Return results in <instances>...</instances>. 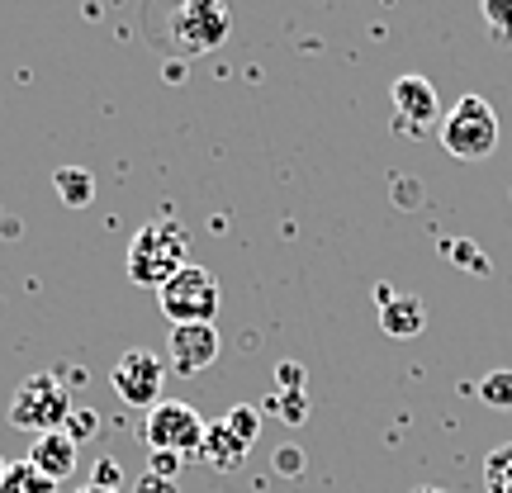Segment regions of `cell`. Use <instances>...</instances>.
Here are the masks:
<instances>
[{
  "instance_id": "8fae6325",
  "label": "cell",
  "mask_w": 512,
  "mask_h": 493,
  "mask_svg": "<svg viewBox=\"0 0 512 493\" xmlns=\"http://www.w3.org/2000/svg\"><path fill=\"white\" fill-rule=\"evenodd\" d=\"M380 328L389 332V337H399V342L418 337V332L427 328V304H422L418 294H389V290H380Z\"/></svg>"
},
{
  "instance_id": "7a4b0ae2",
  "label": "cell",
  "mask_w": 512,
  "mask_h": 493,
  "mask_svg": "<svg viewBox=\"0 0 512 493\" xmlns=\"http://www.w3.org/2000/svg\"><path fill=\"white\" fill-rule=\"evenodd\" d=\"M441 147L456 157V162H484L494 157L498 147V114L489 100L479 95H460L451 114L441 119Z\"/></svg>"
},
{
  "instance_id": "6da1fadb",
  "label": "cell",
  "mask_w": 512,
  "mask_h": 493,
  "mask_svg": "<svg viewBox=\"0 0 512 493\" xmlns=\"http://www.w3.org/2000/svg\"><path fill=\"white\" fill-rule=\"evenodd\" d=\"M185 266H190V238L181 223H147L128 242V280L143 290H162Z\"/></svg>"
},
{
  "instance_id": "d6986e66",
  "label": "cell",
  "mask_w": 512,
  "mask_h": 493,
  "mask_svg": "<svg viewBox=\"0 0 512 493\" xmlns=\"http://www.w3.org/2000/svg\"><path fill=\"white\" fill-rule=\"evenodd\" d=\"M67 432H72V441L81 446V437H95V432H100V413H91V408L72 413V427H67Z\"/></svg>"
},
{
  "instance_id": "277c9868",
  "label": "cell",
  "mask_w": 512,
  "mask_h": 493,
  "mask_svg": "<svg viewBox=\"0 0 512 493\" xmlns=\"http://www.w3.org/2000/svg\"><path fill=\"white\" fill-rule=\"evenodd\" d=\"M204 432L209 422L190 408V403H171L162 399L143 422V441L152 456H176V460H190L204 451Z\"/></svg>"
},
{
  "instance_id": "9c48e42d",
  "label": "cell",
  "mask_w": 512,
  "mask_h": 493,
  "mask_svg": "<svg viewBox=\"0 0 512 493\" xmlns=\"http://www.w3.org/2000/svg\"><path fill=\"white\" fill-rule=\"evenodd\" d=\"M219 328L214 323H190V328H171V366L181 375H200L219 361Z\"/></svg>"
},
{
  "instance_id": "e0dca14e",
  "label": "cell",
  "mask_w": 512,
  "mask_h": 493,
  "mask_svg": "<svg viewBox=\"0 0 512 493\" xmlns=\"http://www.w3.org/2000/svg\"><path fill=\"white\" fill-rule=\"evenodd\" d=\"M223 422H228V432H233L242 446H252L256 432H261V413H256L252 403H238V408H233V413H228Z\"/></svg>"
},
{
  "instance_id": "9a60e30c",
  "label": "cell",
  "mask_w": 512,
  "mask_h": 493,
  "mask_svg": "<svg viewBox=\"0 0 512 493\" xmlns=\"http://www.w3.org/2000/svg\"><path fill=\"white\" fill-rule=\"evenodd\" d=\"M484 489L489 493H512V441L494 446L484 460Z\"/></svg>"
},
{
  "instance_id": "ffe728a7",
  "label": "cell",
  "mask_w": 512,
  "mask_h": 493,
  "mask_svg": "<svg viewBox=\"0 0 512 493\" xmlns=\"http://www.w3.org/2000/svg\"><path fill=\"white\" fill-rule=\"evenodd\" d=\"M275 408L285 413V422H304V413H309L304 394H285V399H275Z\"/></svg>"
},
{
  "instance_id": "7402d4cb",
  "label": "cell",
  "mask_w": 512,
  "mask_h": 493,
  "mask_svg": "<svg viewBox=\"0 0 512 493\" xmlns=\"http://www.w3.org/2000/svg\"><path fill=\"white\" fill-rule=\"evenodd\" d=\"M133 493H181L176 489V479H162V475H143L138 479V489Z\"/></svg>"
},
{
  "instance_id": "30bf717a",
  "label": "cell",
  "mask_w": 512,
  "mask_h": 493,
  "mask_svg": "<svg viewBox=\"0 0 512 493\" xmlns=\"http://www.w3.org/2000/svg\"><path fill=\"white\" fill-rule=\"evenodd\" d=\"M24 460H29L43 479L62 484V479L76 475V465H81V446L72 441V432H43V437H34V446H29V456Z\"/></svg>"
},
{
  "instance_id": "ba28073f",
  "label": "cell",
  "mask_w": 512,
  "mask_h": 493,
  "mask_svg": "<svg viewBox=\"0 0 512 493\" xmlns=\"http://www.w3.org/2000/svg\"><path fill=\"white\" fill-rule=\"evenodd\" d=\"M389 100H394V114H399L403 133H427V128L437 124V114H441L437 86H432L427 76H418V72H403L399 81H394Z\"/></svg>"
},
{
  "instance_id": "ac0fdd59",
  "label": "cell",
  "mask_w": 512,
  "mask_h": 493,
  "mask_svg": "<svg viewBox=\"0 0 512 493\" xmlns=\"http://www.w3.org/2000/svg\"><path fill=\"white\" fill-rule=\"evenodd\" d=\"M484 19L498 43H512V0H484Z\"/></svg>"
},
{
  "instance_id": "603a6c76",
  "label": "cell",
  "mask_w": 512,
  "mask_h": 493,
  "mask_svg": "<svg viewBox=\"0 0 512 493\" xmlns=\"http://www.w3.org/2000/svg\"><path fill=\"white\" fill-rule=\"evenodd\" d=\"M176 470H181V460H176V456H152V470H147V475L176 479Z\"/></svg>"
},
{
  "instance_id": "8992f818",
  "label": "cell",
  "mask_w": 512,
  "mask_h": 493,
  "mask_svg": "<svg viewBox=\"0 0 512 493\" xmlns=\"http://www.w3.org/2000/svg\"><path fill=\"white\" fill-rule=\"evenodd\" d=\"M110 384H114V394L128 403V408H157L162 403V384H166V366H162V356L157 351H147V347H133L124 351L119 361H114L110 370Z\"/></svg>"
},
{
  "instance_id": "5b68a950",
  "label": "cell",
  "mask_w": 512,
  "mask_h": 493,
  "mask_svg": "<svg viewBox=\"0 0 512 493\" xmlns=\"http://www.w3.org/2000/svg\"><path fill=\"white\" fill-rule=\"evenodd\" d=\"M219 309H223V290L204 266H185L181 275H171V280L162 285V313L171 318V328L214 323V313Z\"/></svg>"
},
{
  "instance_id": "3957f363",
  "label": "cell",
  "mask_w": 512,
  "mask_h": 493,
  "mask_svg": "<svg viewBox=\"0 0 512 493\" xmlns=\"http://www.w3.org/2000/svg\"><path fill=\"white\" fill-rule=\"evenodd\" d=\"M62 422H72V394L62 389V380L53 375L19 380L15 399H10V427L43 437V432H62Z\"/></svg>"
},
{
  "instance_id": "484cf974",
  "label": "cell",
  "mask_w": 512,
  "mask_h": 493,
  "mask_svg": "<svg viewBox=\"0 0 512 493\" xmlns=\"http://www.w3.org/2000/svg\"><path fill=\"white\" fill-rule=\"evenodd\" d=\"M81 493H119V489H105V484H86Z\"/></svg>"
},
{
  "instance_id": "52a82bcc",
  "label": "cell",
  "mask_w": 512,
  "mask_h": 493,
  "mask_svg": "<svg viewBox=\"0 0 512 493\" xmlns=\"http://www.w3.org/2000/svg\"><path fill=\"white\" fill-rule=\"evenodd\" d=\"M233 29V15L214 5V0H195V5H181L176 15H171V38H176V48L185 57L190 53H214L223 38Z\"/></svg>"
},
{
  "instance_id": "4316f807",
  "label": "cell",
  "mask_w": 512,
  "mask_h": 493,
  "mask_svg": "<svg viewBox=\"0 0 512 493\" xmlns=\"http://www.w3.org/2000/svg\"><path fill=\"white\" fill-rule=\"evenodd\" d=\"M413 493H451V489H437V484H422V489H413Z\"/></svg>"
},
{
  "instance_id": "2e32d148",
  "label": "cell",
  "mask_w": 512,
  "mask_h": 493,
  "mask_svg": "<svg viewBox=\"0 0 512 493\" xmlns=\"http://www.w3.org/2000/svg\"><path fill=\"white\" fill-rule=\"evenodd\" d=\"M479 399L489 408H512V370H489L479 380Z\"/></svg>"
},
{
  "instance_id": "cb8c5ba5",
  "label": "cell",
  "mask_w": 512,
  "mask_h": 493,
  "mask_svg": "<svg viewBox=\"0 0 512 493\" xmlns=\"http://www.w3.org/2000/svg\"><path fill=\"white\" fill-rule=\"evenodd\" d=\"M91 484H105V489H119V465H110V460H100V470H95Z\"/></svg>"
},
{
  "instance_id": "44dd1931",
  "label": "cell",
  "mask_w": 512,
  "mask_h": 493,
  "mask_svg": "<svg viewBox=\"0 0 512 493\" xmlns=\"http://www.w3.org/2000/svg\"><path fill=\"white\" fill-rule=\"evenodd\" d=\"M275 470H280V475H299V470H304V456H299L294 446H285V451H275Z\"/></svg>"
},
{
  "instance_id": "7c38bea8",
  "label": "cell",
  "mask_w": 512,
  "mask_h": 493,
  "mask_svg": "<svg viewBox=\"0 0 512 493\" xmlns=\"http://www.w3.org/2000/svg\"><path fill=\"white\" fill-rule=\"evenodd\" d=\"M242 456H247V446H242L233 432H228V422H214L209 432H204V451H200V460L209 465V470H238L242 465Z\"/></svg>"
},
{
  "instance_id": "4fadbf2b",
  "label": "cell",
  "mask_w": 512,
  "mask_h": 493,
  "mask_svg": "<svg viewBox=\"0 0 512 493\" xmlns=\"http://www.w3.org/2000/svg\"><path fill=\"white\" fill-rule=\"evenodd\" d=\"M53 190H57V200L67 204V209H86V204L95 200V176L86 171V166H57Z\"/></svg>"
},
{
  "instance_id": "83f0119b",
  "label": "cell",
  "mask_w": 512,
  "mask_h": 493,
  "mask_svg": "<svg viewBox=\"0 0 512 493\" xmlns=\"http://www.w3.org/2000/svg\"><path fill=\"white\" fill-rule=\"evenodd\" d=\"M0 479H5V460H0Z\"/></svg>"
},
{
  "instance_id": "d4e9b609",
  "label": "cell",
  "mask_w": 512,
  "mask_h": 493,
  "mask_svg": "<svg viewBox=\"0 0 512 493\" xmlns=\"http://www.w3.org/2000/svg\"><path fill=\"white\" fill-rule=\"evenodd\" d=\"M280 384H285V394H294V389L304 384V370H299V366H290V361H285V366H280Z\"/></svg>"
},
{
  "instance_id": "5bb4252c",
  "label": "cell",
  "mask_w": 512,
  "mask_h": 493,
  "mask_svg": "<svg viewBox=\"0 0 512 493\" xmlns=\"http://www.w3.org/2000/svg\"><path fill=\"white\" fill-rule=\"evenodd\" d=\"M0 493H57L53 479H43L29 465V460H15V465H5V479H0Z\"/></svg>"
}]
</instances>
